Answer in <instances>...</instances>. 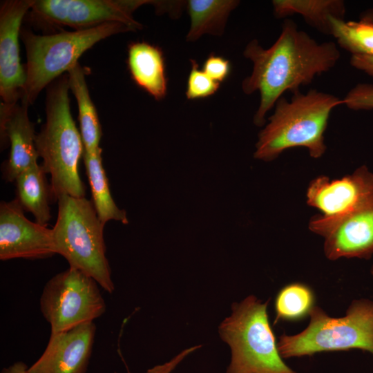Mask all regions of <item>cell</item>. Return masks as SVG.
I'll return each instance as SVG.
<instances>
[{"instance_id":"cell-9","label":"cell","mask_w":373,"mask_h":373,"mask_svg":"<svg viewBox=\"0 0 373 373\" xmlns=\"http://www.w3.org/2000/svg\"><path fill=\"white\" fill-rule=\"evenodd\" d=\"M149 0H34L32 17L45 23L69 26L75 30L119 23L136 31L142 28L133 12Z\"/></svg>"},{"instance_id":"cell-5","label":"cell","mask_w":373,"mask_h":373,"mask_svg":"<svg viewBox=\"0 0 373 373\" xmlns=\"http://www.w3.org/2000/svg\"><path fill=\"white\" fill-rule=\"evenodd\" d=\"M58 213L52 229L57 254L69 267L92 277L106 291L112 294L115 285L106 256L104 224L93 202L85 197L68 195L58 200Z\"/></svg>"},{"instance_id":"cell-10","label":"cell","mask_w":373,"mask_h":373,"mask_svg":"<svg viewBox=\"0 0 373 373\" xmlns=\"http://www.w3.org/2000/svg\"><path fill=\"white\" fill-rule=\"evenodd\" d=\"M34 0H8L0 7V126L21 100L26 71L21 64V25Z\"/></svg>"},{"instance_id":"cell-14","label":"cell","mask_w":373,"mask_h":373,"mask_svg":"<svg viewBox=\"0 0 373 373\" xmlns=\"http://www.w3.org/2000/svg\"><path fill=\"white\" fill-rule=\"evenodd\" d=\"M96 326L94 322L69 330L50 333L40 357L29 373H86L93 352Z\"/></svg>"},{"instance_id":"cell-24","label":"cell","mask_w":373,"mask_h":373,"mask_svg":"<svg viewBox=\"0 0 373 373\" xmlns=\"http://www.w3.org/2000/svg\"><path fill=\"white\" fill-rule=\"evenodd\" d=\"M190 61L191 68L185 93L187 99H202L214 95L220 88V83L213 80L203 70L200 69L195 60Z\"/></svg>"},{"instance_id":"cell-30","label":"cell","mask_w":373,"mask_h":373,"mask_svg":"<svg viewBox=\"0 0 373 373\" xmlns=\"http://www.w3.org/2000/svg\"><path fill=\"white\" fill-rule=\"evenodd\" d=\"M360 20L373 23V7L365 10L360 14Z\"/></svg>"},{"instance_id":"cell-17","label":"cell","mask_w":373,"mask_h":373,"mask_svg":"<svg viewBox=\"0 0 373 373\" xmlns=\"http://www.w3.org/2000/svg\"><path fill=\"white\" fill-rule=\"evenodd\" d=\"M274 15L277 19L300 15L318 32L332 35V17L345 19L346 8L343 0H274Z\"/></svg>"},{"instance_id":"cell-21","label":"cell","mask_w":373,"mask_h":373,"mask_svg":"<svg viewBox=\"0 0 373 373\" xmlns=\"http://www.w3.org/2000/svg\"><path fill=\"white\" fill-rule=\"evenodd\" d=\"M102 149L84 151L83 157L91 189L93 203L99 220L105 224L110 220L128 223L126 213L115 204L111 194L108 180L102 163Z\"/></svg>"},{"instance_id":"cell-12","label":"cell","mask_w":373,"mask_h":373,"mask_svg":"<svg viewBox=\"0 0 373 373\" xmlns=\"http://www.w3.org/2000/svg\"><path fill=\"white\" fill-rule=\"evenodd\" d=\"M306 198L308 205L327 219L373 206V173L362 165L340 179L318 176L309 184Z\"/></svg>"},{"instance_id":"cell-26","label":"cell","mask_w":373,"mask_h":373,"mask_svg":"<svg viewBox=\"0 0 373 373\" xmlns=\"http://www.w3.org/2000/svg\"><path fill=\"white\" fill-rule=\"evenodd\" d=\"M202 70L213 80L220 83L229 75L231 64L224 57L211 53L204 61Z\"/></svg>"},{"instance_id":"cell-6","label":"cell","mask_w":373,"mask_h":373,"mask_svg":"<svg viewBox=\"0 0 373 373\" xmlns=\"http://www.w3.org/2000/svg\"><path fill=\"white\" fill-rule=\"evenodd\" d=\"M307 326L296 334H283L278 348L284 358L318 353L359 350L373 357V300H353L342 317L330 316L315 305Z\"/></svg>"},{"instance_id":"cell-16","label":"cell","mask_w":373,"mask_h":373,"mask_svg":"<svg viewBox=\"0 0 373 373\" xmlns=\"http://www.w3.org/2000/svg\"><path fill=\"white\" fill-rule=\"evenodd\" d=\"M127 65L135 83L156 100L167 93L165 59L162 49L144 41L132 42L128 47Z\"/></svg>"},{"instance_id":"cell-4","label":"cell","mask_w":373,"mask_h":373,"mask_svg":"<svg viewBox=\"0 0 373 373\" xmlns=\"http://www.w3.org/2000/svg\"><path fill=\"white\" fill-rule=\"evenodd\" d=\"M263 301L249 295L231 305L218 333L231 350L226 373H296L281 356Z\"/></svg>"},{"instance_id":"cell-13","label":"cell","mask_w":373,"mask_h":373,"mask_svg":"<svg viewBox=\"0 0 373 373\" xmlns=\"http://www.w3.org/2000/svg\"><path fill=\"white\" fill-rule=\"evenodd\" d=\"M56 254L52 229L29 220L16 198L1 202V260L43 259Z\"/></svg>"},{"instance_id":"cell-11","label":"cell","mask_w":373,"mask_h":373,"mask_svg":"<svg viewBox=\"0 0 373 373\" xmlns=\"http://www.w3.org/2000/svg\"><path fill=\"white\" fill-rule=\"evenodd\" d=\"M309 229L324 238L323 251L329 260H369L373 255V206L336 219L313 216Z\"/></svg>"},{"instance_id":"cell-2","label":"cell","mask_w":373,"mask_h":373,"mask_svg":"<svg viewBox=\"0 0 373 373\" xmlns=\"http://www.w3.org/2000/svg\"><path fill=\"white\" fill-rule=\"evenodd\" d=\"M341 104L342 99L316 89L295 92L289 100L281 97L258 134L254 158L272 161L296 147L305 148L312 157L320 158L327 149L324 134L331 113Z\"/></svg>"},{"instance_id":"cell-29","label":"cell","mask_w":373,"mask_h":373,"mask_svg":"<svg viewBox=\"0 0 373 373\" xmlns=\"http://www.w3.org/2000/svg\"><path fill=\"white\" fill-rule=\"evenodd\" d=\"M28 368L25 363L17 361L2 369L1 373H29Z\"/></svg>"},{"instance_id":"cell-27","label":"cell","mask_w":373,"mask_h":373,"mask_svg":"<svg viewBox=\"0 0 373 373\" xmlns=\"http://www.w3.org/2000/svg\"><path fill=\"white\" fill-rule=\"evenodd\" d=\"M200 347H201V345H195L184 349L167 362L156 365L147 370L144 373H171L184 358ZM114 373L117 372H115ZM126 373L132 372L127 370Z\"/></svg>"},{"instance_id":"cell-22","label":"cell","mask_w":373,"mask_h":373,"mask_svg":"<svg viewBox=\"0 0 373 373\" xmlns=\"http://www.w3.org/2000/svg\"><path fill=\"white\" fill-rule=\"evenodd\" d=\"M314 306L315 295L309 286L300 282L287 284L276 296L274 323L302 320L309 316Z\"/></svg>"},{"instance_id":"cell-8","label":"cell","mask_w":373,"mask_h":373,"mask_svg":"<svg viewBox=\"0 0 373 373\" xmlns=\"http://www.w3.org/2000/svg\"><path fill=\"white\" fill-rule=\"evenodd\" d=\"M99 287L92 277L70 267L48 280L39 307L50 333L65 332L102 316L106 305Z\"/></svg>"},{"instance_id":"cell-1","label":"cell","mask_w":373,"mask_h":373,"mask_svg":"<svg viewBox=\"0 0 373 373\" xmlns=\"http://www.w3.org/2000/svg\"><path fill=\"white\" fill-rule=\"evenodd\" d=\"M244 56L251 61V75L242 82V91L260 94V103L254 116L257 126L265 125V116L286 91H300L301 86L332 69L341 57L335 42L318 43L298 28L291 19L284 20L274 44L264 48L256 39L250 41Z\"/></svg>"},{"instance_id":"cell-15","label":"cell","mask_w":373,"mask_h":373,"mask_svg":"<svg viewBox=\"0 0 373 373\" xmlns=\"http://www.w3.org/2000/svg\"><path fill=\"white\" fill-rule=\"evenodd\" d=\"M28 106L21 102L0 126L1 145L7 141L10 144L9 157L2 169L4 179L8 182L15 181L23 171L37 163L36 135L28 117Z\"/></svg>"},{"instance_id":"cell-7","label":"cell","mask_w":373,"mask_h":373,"mask_svg":"<svg viewBox=\"0 0 373 373\" xmlns=\"http://www.w3.org/2000/svg\"><path fill=\"white\" fill-rule=\"evenodd\" d=\"M133 31L119 23L40 35L22 30L20 37L26 52V84L21 100L33 104L41 91L66 73L79 58L95 44L120 32Z\"/></svg>"},{"instance_id":"cell-3","label":"cell","mask_w":373,"mask_h":373,"mask_svg":"<svg viewBox=\"0 0 373 373\" xmlns=\"http://www.w3.org/2000/svg\"><path fill=\"white\" fill-rule=\"evenodd\" d=\"M46 88V122L35 136V146L42 167L50 175L52 200L57 201L64 195L84 197L78 172L84 146L70 111L67 74Z\"/></svg>"},{"instance_id":"cell-18","label":"cell","mask_w":373,"mask_h":373,"mask_svg":"<svg viewBox=\"0 0 373 373\" xmlns=\"http://www.w3.org/2000/svg\"><path fill=\"white\" fill-rule=\"evenodd\" d=\"M46 173L38 163L23 171L15 180L16 199L23 210L30 212L35 222L46 226L50 219V203L52 200L50 184Z\"/></svg>"},{"instance_id":"cell-19","label":"cell","mask_w":373,"mask_h":373,"mask_svg":"<svg viewBox=\"0 0 373 373\" xmlns=\"http://www.w3.org/2000/svg\"><path fill=\"white\" fill-rule=\"evenodd\" d=\"M66 74L70 90L77 103L80 134L84 151H95L99 148L102 132L96 108L89 94L85 69L77 62Z\"/></svg>"},{"instance_id":"cell-20","label":"cell","mask_w":373,"mask_h":373,"mask_svg":"<svg viewBox=\"0 0 373 373\" xmlns=\"http://www.w3.org/2000/svg\"><path fill=\"white\" fill-rule=\"evenodd\" d=\"M240 3L237 0H189L186 8L191 25L186 41H195L205 34L220 36L227 19Z\"/></svg>"},{"instance_id":"cell-23","label":"cell","mask_w":373,"mask_h":373,"mask_svg":"<svg viewBox=\"0 0 373 373\" xmlns=\"http://www.w3.org/2000/svg\"><path fill=\"white\" fill-rule=\"evenodd\" d=\"M332 36L337 44L353 55L373 57V23L367 21H346L332 17Z\"/></svg>"},{"instance_id":"cell-28","label":"cell","mask_w":373,"mask_h":373,"mask_svg":"<svg viewBox=\"0 0 373 373\" xmlns=\"http://www.w3.org/2000/svg\"><path fill=\"white\" fill-rule=\"evenodd\" d=\"M350 65L373 77V57L363 55H353L350 57Z\"/></svg>"},{"instance_id":"cell-31","label":"cell","mask_w":373,"mask_h":373,"mask_svg":"<svg viewBox=\"0 0 373 373\" xmlns=\"http://www.w3.org/2000/svg\"><path fill=\"white\" fill-rule=\"evenodd\" d=\"M370 274L373 276V265H372L370 268Z\"/></svg>"},{"instance_id":"cell-25","label":"cell","mask_w":373,"mask_h":373,"mask_svg":"<svg viewBox=\"0 0 373 373\" xmlns=\"http://www.w3.org/2000/svg\"><path fill=\"white\" fill-rule=\"evenodd\" d=\"M342 100L343 104L352 110H373V84H357Z\"/></svg>"}]
</instances>
